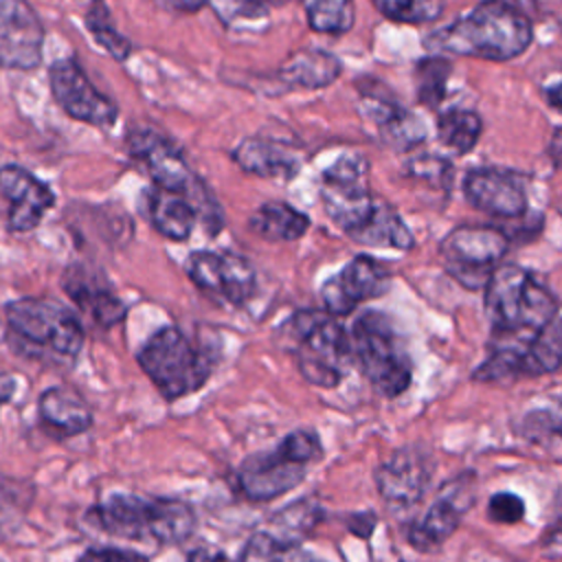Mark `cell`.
I'll list each match as a JSON object with an SVG mask.
<instances>
[{
	"mask_svg": "<svg viewBox=\"0 0 562 562\" xmlns=\"http://www.w3.org/2000/svg\"><path fill=\"white\" fill-rule=\"evenodd\" d=\"M483 305L494 327L492 349L522 351L558 314L553 294L522 266L498 263L483 285Z\"/></svg>",
	"mask_w": 562,
	"mask_h": 562,
	"instance_id": "cell-1",
	"label": "cell"
},
{
	"mask_svg": "<svg viewBox=\"0 0 562 562\" xmlns=\"http://www.w3.org/2000/svg\"><path fill=\"white\" fill-rule=\"evenodd\" d=\"M533 40L531 15L505 0H483L470 13L435 31L428 48L487 61H509L522 55Z\"/></svg>",
	"mask_w": 562,
	"mask_h": 562,
	"instance_id": "cell-2",
	"label": "cell"
},
{
	"mask_svg": "<svg viewBox=\"0 0 562 562\" xmlns=\"http://www.w3.org/2000/svg\"><path fill=\"white\" fill-rule=\"evenodd\" d=\"M86 518L108 536L160 547L180 544L195 529V512L189 503L130 492L108 494L88 509Z\"/></svg>",
	"mask_w": 562,
	"mask_h": 562,
	"instance_id": "cell-3",
	"label": "cell"
},
{
	"mask_svg": "<svg viewBox=\"0 0 562 562\" xmlns=\"http://www.w3.org/2000/svg\"><path fill=\"white\" fill-rule=\"evenodd\" d=\"M296 369L310 384L334 389L347 375L351 340L345 327L325 310H299L285 323Z\"/></svg>",
	"mask_w": 562,
	"mask_h": 562,
	"instance_id": "cell-4",
	"label": "cell"
},
{
	"mask_svg": "<svg viewBox=\"0 0 562 562\" xmlns=\"http://www.w3.org/2000/svg\"><path fill=\"white\" fill-rule=\"evenodd\" d=\"M321 457L323 446L314 430H292L274 448L241 461L237 468V487L248 501L268 503L301 485L310 465Z\"/></svg>",
	"mask_w": 562,
	"mask_h": 562,
	"instance_id": "cell-5",
	"label": "cell"
},
{
	"mask_svg": "<svg viewBox=\"0 0 562 562\" xmlns=\"http://www.w3.org/2000/svg\"><path fill=\"white\" fill-rule=\"evenodd\" d=\"M349 340L353 360L380 395L397 397L411 386L413 362L408 349L384 312H362L353 321Z\"/></svg>",
	"mask_w": 562,
	"mask_h": 562,
	"instance_id": "cell-6",
	"label": "cell"
},
{
	"mask_svg": "<svg viewBox=\"0 0 562 562\" xmlns=\"http://www.w3.org/2000/svg\"><path fill=\"white\" fill-rule=\"evenodd\" d=\"M11 338L31 356L72 362L83 347V327L64 305L48 299H18L4 310Z\"/></svg>",
	"mask_w": 562,
	"mask_h": 562,
	"instance_id": "cell-7",
	"label": "cell"
},
{
	"mask_svg": "<svg viewBox=\"0 0 562 562\" xmlns=\"http://www.w3.org/2000/svg\"><path fill=\"white\" fill-rule=\"evenodd\" d=\"M138 364L158 393L173 402L206 384L215 358L209 349L191 342L178 327L167 325L143 345Z\"/></svg>",
	"mask_w": 562,
	"mask_h": 562,
	"instance_id": "cell-8",
	"label": "cell"
},
{
	"mask_svg": "<svg viewBox=\"0 0 562 562\" xmlns=\"http://www.w3.org/2000/svg\"><path fill=\"white\" fill-rule=\"evenodd\" d=\"M509 248V237L490 224H459L439 246L446 272L468 290H483Z\"/></svg>",
	"mask_w": 562,
	"mask_h": 562,
	"instance_id": "cell-9",
	"label": "cell"
},
{
	"mask_svg": "<svg viewBox=\"0 0 562 562\" xmlns=\"http://www.w3.org/2000/svg\"><path fill=\"white\" fill-rule=\"evenodd\" d=\"M325 215L345 233H353L371 213L375 195L369 189V162L358 151L340 154L321 176Z\"/></svg>",
	"mask_w": 562,
	"mask_h": 562,
	"instance_id": "cell-10",
	"label": "cell"
},
{
	"mask_svg": "<svg viewBox=\"0 0 562 562\" xmlns=\"http://www.w3.org/2000/svg\"><path fill=\"white\" fill-rule=\"evenodd\" d=\"M187 272L200 292L224 305L239 307L255 294V268L237 252L198 250L191 255Z\"/></svg>",
	"mask_w": 562,
	"mask_h": 562,
	"instance_id": "cell-11",
	"label": "cell"
},
{
	"mask_svg": "<svg viewBox=\"0 0 562 562\" xmlns=\"http://www.w3.org/2000/svg\"><path fill=\"white\" fill-rule=\"evenodd\" d=\"M432 468V452L422 443L395 450L375 468V487L380 498L393 512L415 507L430 485Z\"/></svg>",
	"mask_w": 562,
	"mask_h": 562,
	"instance_id": "cell-12",
	"label": "cell"
},
{
	"mask_svg": "<svg viewBox=\"0 0 562 562\" xmlns=\"http://www.w3.org/2000/svg\"><path fill=\"white\" fill-rule=\"evenodd\" d=\"M474 501V476L463 472L441 487L430 507L406 527V540L417 551L439 549L461 525Z\"/></svg>",
	"mask_w": 562,
	"mask_h": 562,
	"instance_id": "cell-13",
	"label": "cell"
},
{
	"mask_svg": "<svg viewBox=\"0 0 562 562\" xmlns=\"http://www.w3.org/2000/svg\"><path fill=\"white\" fill-rule=\"evenodd\" d=\"M389 283L391 274L382 261L369 255H356L321 285L323 310L334 318L347 316L360 303L382 296Z\"/></svg>",
	"mask_w": 562,
	"mask_h": 562,
	"instance_id": "cell-14",
	"label": "cell"
},
{
	"mask_svg": "<svg viewBox=\"0 0 562 562\" xmlns=\"http://www.w3.org/2000/svg\"><path fill=\"white\" fill-rule=\"evenodd\" d=\"M48 75L53 97L70 119L97 127H108L116 121V105L92 86L75 59L55 61Z\"/></svg>",
	"mask_w": 562,
	"mask_h": 562,
	"instance_id": "cell-15",
	"label": "cell"
},
{
	"mask_svg": "<svg viewBox=\"0 0 562 562\" xmlns=\"http://www.w3.org/2000/svg\"><path fill=\"white\" fill-rule=\"evenodd\" d=\"M465 200L481 213L498 220H516L527 211V191L520 178L501 167H474L463 178Z\"/></svg>",
	"mask_w": 562,
	"mask_h": 562,
	"instance_id": "cell-16",
	"label": "cell"
},
{
	"mask_svg": "<svg viewBox=\"0 0 562 562\" xmlns=\"http://www.w3.org/2000/svg\"><path fill=\"white\" fill-rule=\"evenodd\" d=\"M44 29L24 0H0V66L29 70L40 64Z\"/></svg>",
	"mask_w": 562,
	"mask_h": 562,
	"instance_id": "cell-17",
	"label": "cell"
},
{
	"mask_svg": "<svg viewBox=\"0 0 562 562\" xmlns=\"http://www.w3.org/2000/svg\"><path fill=\"white\" fill-rule=\"evenodd\" d=\"M130 149L147 167L156 187L187 195H193V191L202 189L195 184V176L187 167L180 151L156 132L136 130L130 136Z\"/></svg>",
	"mask_w": 562,
	"mask_h": 562,
	"instance_id": "cell-18",
	"label": "cell"
},
{
	"mask_svg": "<svg viewBox=\"0 0 562 562\" xmlns=\"http://www.w3.org/2000/svg\"><path fill=\"white\" fill-rule=\"evenodd\" d=\"M0 191L11 202L9 224L13 231H31L55 204L53 191L22 167L7 165L0 169Z\"/></svg>",
	"mask_w": 562,
	"mask_h": 562,
	"instance_id": "cell-19",
	"label": "cell"
},
{
	"mask_svg": "<svg viewBox=\"0 0 562 562\" xmlns=\"http://www.w3.org/2000/svg\"><path fill=\"white\" fill-rule=\"evenodd\" d=\"M233 160L237 167L250 176L266 180H292L303 165L296 147L279 138L246 136L233 149Z\"/></svg>",
	"mask_w": 562,
	"mask_h": 562,
	"instance_id": "cell-20",
	"label": "cell"
},
{
	"mask_svg": "<svg viewBox=\"0 0 562 562\" xmlns=\"http://www.w3.org/2000/svg\"><path fill=\"white\" fill-rule=\"evenodd\" d=\"M358 110L375 127L380 140L393 149H408L426 136L422 121L389 94L362 90Z\"/></svg>",
	"mask_w": 562,
	"mask_h": 562,
	"instance_id": "cell-21",
	"label": "cell"
},
{
	"mask_svg": "<svg viewBox=\"0 0 562 562\" xmlns=\"http://www.w3.org/2000/svg\"><path fill=\"white\" fill-rule=\"evenodd\" d=\"M342 70L340 59L323 48H299L290 53L279 70L274 81L285 90H321L331 86Z\"/></svg>",
	"mask_w": 562,
	"mask_h": 562,
	"instance_id": "cell-22",
	"label": "cell"
},
{
	"mask_svg": "<svg viewBox=\"0 0 562 562\" xmlns=\"http://www.w3.org/2000/svg\"><path fill=\"white\" fill-rule=\"evenodd\" d=\"M42 426L57 439L75 437L92 426L88 402L70 386H50L37 400Z\"/></svg>",
	"mask_w": 562,
	"mask_h": 562,
	"instance_id": "cell-23",
	"label": "cell"
},
{
	"mask_svg": "<svg viewBox=\"0 0 562 562\" xmlns=\"http://www.w3.org/2000/svg\"><path fill=\"white\" fill-rule=\"evenodd\" d=\"M347 237L371 248L411 250L415 246V237L406 222L402 220V215L397 213V209L378 195L367 220Z\"/></svg>",
	"mask_w": 562,
	"mask_h": 562,
	"instance_id": "cell-24",
	"label": "cell"
},
{
	"mask_svg": "<svg viewBox=\"0 0 562 562\" xmlns=\"http://www.w3.org/2000/svg\"><path fill=\"white\" fill-rule=\"evenodd\" d=\"M151 222L167 239L182 241L191 235L198 217V209L191 202V195L156 187L149 198Z\"/></svg>",
	"mask_w": 562,
	"mask_h": 562,
	"instance_id": "cell-25",
	"label": "cell"
},
{
	"mask_svg": "<svg viewBox=\"0 0 562 562\" xmlns=\"http://www.w3.org/2000/svg\"><path fill=\"white\" fill-rule=\"evenodd\" d=\"M248 228L266 241H296L307 233L310 217L288 202L272 200L250 215Z\"/></svg>",
	"mask_w": 562,
	"mask_h": 562,
	"instance_id": "cell-26",
	"label": "cell"
},
{
	"mask_svg": "<svg viewBox=\"0 0 562 562\" xmlns=\"http://www.w3.org/2000/svg\"><path fill=\"white\" fill-rule=\"evenodd\" d=\"M562 367V318L544 325L520 358V378H538Z\"/></svg>",
	"mask_w": 562,
	"mask_h": 562,
	"instance_id": "cell-27",
	"label": "cell"
},
{
	"mask_svg": "<svg viewBox=\"0 0 562 562\" xmlns=\"http://www.w3.org/2000/svg\"><path fill=\"white\" fill-rule=\"evenodd\" d=\"M64 288L68 296H72L75 303L81 305L86 312H90V316L103 327L116 325L125 316V305L112 292L103 288H94L75 270L66 272Z\"/></svg>",
	"mask_w": 562,
	"mask_h": 562,
	"instance_id": "cell-28",
	"label": "cell"
},
{
	"mask_svg": "<svg viewBox=\"0 0 562 562\" xmlns=\"http://www.w3.org/2000/svg\"><path fill=\"white\" fill-rule=\"evenodd\" d=\"M483 134V119L468 108H448L437 116V138L450 151L463 156L476 147Z\"/></svg>",
	"mask_w": 562,
	"mask_h": 562,
	"instance_id": "cell-29",
	"label": "cell"
},
{
	"mask_svg": "<svg viewBox=\"0 0 562 562\" xmlns=\"http://www.w3.org/2000/svg\"><path fill=\"white\" fill-rule=\"evenodd\" d=\"M307 26L323 35H342L356 22L353 0H301Z\"/></svg>",
	"mask_w": 562,
	"mask_h": 562,
	"instance_id": "cell-30",
	"label": "cell"
},
{
	"mask_svg": "<svg viewBox=\"0 0 562 562\" xmlns=\"http://www.w3.org/2000/svg\"><path fill=\"white\" fill-rule=\"evenodd\" d=\"M452 72V64L441 55L422 57L413 68V83L419 103L426 108H437L446 99L448 79Z\"/></svg>",
	"mask_w": 562,
	"mask_h": 562,
	"instance_id": "cell-31",
	"label": "cell"
},
{
	"mask_svg": "<svg viewBox=\"0 0 562 562\" xmlns=\"http://www.w3.org/2000/svg\"><path fill=\"white\" fill-rule=\"evenodd\" d=\"M307 555L299 542L283 540L272 531H255L237 562H305Z\"/></svg>",
	"mask_w": 562,
	"mask_h": 562,
	"instance_id": "cell-32",
	"label": "cell"
},
{
	"mask_svg": "<svg viewBox=\"0 0 562 562\" xmlns=\"http://www.w3.org/2000/svg\"><path fill=\"white\" fill-rule=\"evenodd\" d=\"M389 20L400 24H430L441 18L446 0H371Z\"/></svg>",
	"mask_w": 562,
	"mask_h": 562,
	"instance_id": "cell-33",
	"label": "cell"
},
{
	"mask_svg": "<svg viewBox=\"0 0 562 562\" xmlns=\"http://www.w3.org/2000/svg\"><path fill=\"white\" fill-rule=\"evenodd\" d=\"M323 516L321 507L314 505L312 501L303 498V501H296L288 507H283L277 516H274V525H277V531H272L274 536L283 538V540H290V542H299L303 540V536H307L312 531V527L318 522V518Z\"/></svg>",
	"mask_w": 562,
	"mask_h": 562,
	"instance_id": "cell-34",
	"label": "cell"
},
{
	"mask_svg": "<svg viewBox=\"0 0 562 562\" xmlns=\"http://www.w3.org/2000/svg\"><path fill=\"white\" fill-rule=\"evenodd\" d=\"M88 29L94 35V40L119 61H123L130 55V42L116 33L114 24L110 22V13L108 7H103L99 0L92 4L90 13H88Z\"/></svg>",
	"mask_w": 562,
	"mask_h": 562,
	"instance_id": "cell-35",
	"label": "cell"
},
{
	"mask_svg": "<svg viewBox=\"0 0 562 562\" xmlns=\"http://www.w3.org/2000/svg\"><path fill=\"white\" fill-rule=\"evenodd\" d=\"M224 24L255 22L270 13L274 0H206Z\"/></svg>",
	"mask_w": 562,
	"mask_h": 562,
	"instance_id": "cell-36",
	"label": "cell"
},
{
	"mask_svg": "<svg viewBox=\"0 0 562 562\" xmlns=\"http://www.w3.org/2000/svg\"><path fill=\"white\" fill-rule=\"evenodd\" d=\"M487 516L498 525H516L525 518V501L514 492H496L487 501Z\"/></svg>",
	"mask_w": 562,
	"mask_h": 562,
	"instance_id": "cell-37",
	"label": "cell"
},
{
	"mask_svg": "<svg viewBox=\"0 0 562 562\" xmlns=\"http://www.w3.org/2000/svg\"><path fill=\"white\" fill-rule=\"evenodd\" d=\"M411 173L415 178L428 180L430 184H441V187H450V176H452V165L439 156H419L413 158V162L408 165Z\"/></svg>",
	"mask_w": 562,
	"mask_h": 562,
	"instance_id": "cell-38",
	"label": "cell"
},
{
	"mask_svg": "<svg viewBox=\"0 0 562 562\" xmlns=\"http://www.w3.org/2000/svg\"><path fill=\"white\" fill-rule=\"evenodd\" d=\"M525 428H531V432L527 435L533 437V441H540V437L547 435L562 437V417H553L549 411H536L525 417Z\"/></svg>",
	"mask_w": 562,
	"mask_h": 562,
	"instance_id": "cell-39",
	"label": "cell"
},
{
	"mask_svg": "<svg viewBox=\"0 0 562 562\" xmlns=\"http://www.w3.org/2000/svg\"><path fill=\"white\" fill-rule=\"evenodd\" d=\"M77 562H149V560L134 551H127V549L97 547V549H88L86 553H81Z\"/></svg>",
	"mask_w": 562,
	"mask_h": 562,
	"instance_id": "cell-40",
	"label": "cell"
},
{
	"mask_svg": "<svg viewBox=\"0 0 562 562\" xmlns=\"http://www.w3.org/2000/svg\"><path fill=\"white\" fill-rule=\"evenodd\" d=\"M187 562H235L215 547H198L187 555Z\"/></svg>",
	"mask_w": 562,
	"mask_h": 562,
	"instance_id": "cell-41",
	"label": "cell"
},
{
	"mask_svg": "<svg viewBox=\"0 0 562 562\" xmlns=\"http://www.w3.org/2000/svg\"><path fill=\"white\" fill-rule=\"evenodd\" d=\"M154 2L160 4L162 9L182 11V13H195L206 4V0H154Z\"/></svg>",
	"mask_w": 562,
	"mask_h": 562,
	"instance_id": "cell-42",
	"label": "cell"
},
{
	"mask_svg": "<svg viewBox=\"0 0 562 562\" xmlns=\"http://www.w3.org/2000/svg\"><path fill=\"white\" fill-rule=\"evenodd\" d=\"M547 154L551 158V162L562 169V127L553 130L551 138H549V145H547Z\"/></svg>",
	"mask_w": 562,
	"mask_h": 562,
	"instance_id": "cell-43",
	"label": "cell"
},
{
	"mask_svg": "<svg viewBox=\"0 0 562 562\" xmlns=\"http://www.w3.org/2000/svg\"><path fill=\"white\" fill-rule=\"evenodd\" d=\"M18 389V382L11 373H0V404H7L13 400Z\"/></svg>",
	"mask_w": 562,
	"mask_h": 562,
	"instance_id": "cell-44",
	"label": "cell"
},
{
	"mask_svg": "<svg viewBox=\"0 0 562 562\" xmlns=\"http://www.w3.org/2000/svg\"><path fill=\"white\" fill-rule=\"evenodd\" d=\"M547 97H549V103H551V105H555L558 110H562V77H560L555 83H551V86L547 88Z\"/></svg>",
	"mask_w": 562,
	"mask_h": 562,
	"instance_id": "cell-45",
	"label": "cell"
},
{
	"mask_svg": "<svg viewBox=\"0 0 562 562\" xmlns=\"http://www.w3.org/2000/svg\"><path fill=\"white\" fill-rule=\"evenodd\" d=\"M555 527H558V533L562 536V514H560V518H558V522H555Z\"/></svg>",
	"mask_w": 562,
	"mask_h": 562,
	"instance_id": "cell-46",
	"label": "cell"
},
{
	"mask_svg": "<svg viewBox=\"0 0 562 562\" xmlns=\"http://www.w3.org/2000/svg\"><path fill=\"white\" fill-rule=\"evenodd\" d=\"M305 562H321V560H312V558H307V560H305Z\"/></svg>",
	"mask_w": 562,
	"mask_h": 562,
	"instance_id": "cell-47",
	"label": "cell"
},
{
	"mask_svg": "<svg viewBox=\"0 0 562 562\" xmlns=\"http://www.w3.org/2000/svg\"><path fill=\"white\" fill-rule=\"evenodd\" d=\"M0 505H2V487H0Z\"/></svg>",
	"mask_w": 562,
	"mask_h": 562,
	"instance_id": "cell-48",
	"label": "cell"
}]
</instances>
